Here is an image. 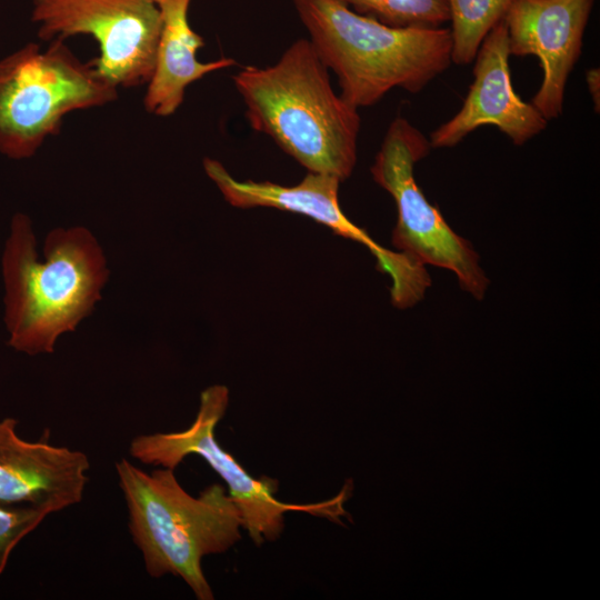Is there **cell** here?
I'll list each match as a JSON object with an SVG mask.
<instances>
[{
  "instance_id": "1",
  "label": "cell",
  "mask_w": 600,
  "mask_h": 600,
  "mask_svg": "<svg viewBox=\"0 0 600 600\" xmlns=\"http://www.w3.org/2000/svg\"><path fill=\"white\" fill-rule=\"evenodd\" d=\"M252 130L270 137L309 172L349 178L357 163L361 118L332 88L309 39L293 41L268 67L233 77Z\"/></svg>"
},
{
  "instance_id": "2",
  "label": "cell",
  "mask_w": 600,
  "mask_h": 600,
  "mask_svg": "<svg viewBox=\"0 0 600 600\" xmlns=\"http://www.w3.org/2000/svg\"><path fill=\"white\" fill-rule=\"evenodd\" d=\"M30 218L16 213L2 254L8 346L29 356L52 353L101 300L109 270L102 248L84 227L56 228L38 260Z\"/></svg>"
},
{
  "instance_id": "3",
  "label": "cell",
  "mask_w": 600,
  "mask_h": 600,
  "mask_svg": "<svg viewBox=\"0 0 600 600\" xmlns=\"http://www.w3.org/2000/svg\"><path fill=\"white\" fill-rule=\"evenodd\" d=\"M292 3L340 96L357 109L394 88L418 93L452 63L449 28L390 27L338 0Z\"/></svg>"
},
{
  "instance_id": "4",
  "label": "cell",
  "mask_w": 600,
  "mask_h": 600,
  "mask_svg": "<svg viewBox=\"0 0 600 600\" xmlns=\"http://www.w3.org/2000/svg\"><path fill=\"white\" fill-rule=\"evenodd\" d=\"M114 467L128 528L147 573L179 577L198 600H213L202 559L226 552L241 539V513L229 493L213 483L193 497L170 468L146 472L126 458Z\"/></svg>"
},
{
  "instance_id": "5",
  "label": "cell",
  "mask_w": 600,
  "mask_h": 600,
  "mask_svg": "<svg viewBox=\"0 0 600 600\" xmlns=\"http://www.w3.org/2000/svg\"><path fill=\"white\" fill-rule=\"evenodd\" d=\"M64 41L29 42L0 59V152L10 159L33 157L68 113L118 99L119 88Z\"/></svg>"
},
{
  "instance_id": "6",
  "label": "cell",
  "mask_w": 600,
  "mask_h": 600,
  "mask_svg": "<svg viewBox=\"0 0 600 600\" xmlns=\"http://www.w3.org/2000/svg\"><path fill=\"white\" fill-rule=\"evenodd\" d=\"M229 404V389L213 384L200 394V404L193 422L177 432H157L134 437L129 444L130 456L149 466L176 469L186 457L197 454L220 476L228 493L236 503L244 529L252 541L260 546L277 540L284 528V514L304 511L339 522L340 517L351 521L343 503L351 497L352 482L348 480L339 494L329 501L294 504L274 496L278 482L273 479L251 477L232 456L217 442L214 430Z\"/></svg>"
},
{
  "instance_id": "7",
  "label": "cell",
  "mask_w": 600,
  "mask_h": 600,
  "mask_svg": "<svg viewBox=\"0 0 600 600\" xmlns=\"http://www.w3.org/2000/svg\"><path fill=\"white\" fill-rule=\"evenodd\" d=\"M430 140L407 119L389 126L370 168L376 183L387 190L397 206L392 244L421 266L453 271L460 287L481 300L489 280L470 242L458 236L418 187L414 164L431 150Z\"/></svg>"
},
{
  "instance_id": "8",
  "label": "cell",
  "mask_w": 600,
  "mask_h": 600,
  "mask_svg": "<svg viewBox=\"0 0 600 600\" xmlns=\"http://www.w3.org/2000/svg\"><path fill=\"white\" fill-rule=\"evenodd\" d=\"M31 21L42 41L92 37L91 60L118 88L147 84L154 67L161 17L153 0H32Z\"/></svg>"
},
{
  "instance_id": "9",
  "label": "cell",
  "mask_w": 600,
  "mask_h": 600,
  "mask_svg": "<svg viewBox=\"0 0 600 600\" xmlns=\"http://www.w3.org/2000/svg\"><path fill=\"white\" fill-rule=\"evenodd\" d=\"M203 169L228 203L241 209L274 208L300 213L330 228L336 234L364 244L376 257L378 269L391 279V302L400 309L420 301L430 278L424 266L407 254L377 243L362 228L351 222L340 208V180L330 174L309 172L294 186L270 181H240L212 158L203 159Z\"/></svg>"
},
{
  "instance_id": "10",
  "label": "cell",
  "mask_w": 600,
  "mask_h": 600,
  "mask_svg": "<svg viewBox=\"0 0 600 600\" xmlns=\"http://www.w3.org/2000/svg\"><path fill=\"white\" fill-rule=\"evenodd\" d=\"M596 0H516L503 18L510 56H534L543 76L530 103L547 120L563 110L567 81L578 62Z\"/></svg>"
},
{
  "instance_id": "11",
  "label": "cell",
  "mask_w": 600,
  "mask_h": 600,
  "mask_svg": "<svg viewBox=\"0 0 600 600\" xmlns=\"http://www.w3.org/2000/svg\"><path fill=\"white\" fill-rule=\"evenodd\" d=\"M508 33L500 21L483 39L473 67V82L460 110L430 134L432 148H451L481 126L492 124L514 146H522L548 121L514 91L509 68Z\"/></svg>"
},
{
  "instance_id": "12",
  "label": "cell",
  "mask_w": 600,
  "mask_h": 600,
  "mask_svg": "<svg viewBox=\"0 0 600 600\" xmlns=\"http://www.w3.org/2000/svg\"><path fill=\"white\" fill-rule=\"evenodd\" d=\"M18 421H0V503L28 506L48 516L78 504L89 482L88 456L43 440L27 441Z\"/></svg>"
},
{
  "instance_id": "13",
  "label": "cell",
  "mask_w": 600,
  "mask_h": 600,
  "mask_svg": "<svg viewBox=\"0 0 600 600\" xmlns=\"http://www.w3.org/2000/svg\"><path fill=\"white\" fill-rule=\"evenodd\" d=\"M159 8L161 29L152 74L147 83L143 106L157 117L173 114L184 101L187 88L206 74L234 67L233 58L201 62L197 52L204 39L190 26L191 0H153Z\"/></svg>"
},
{
  "instance_id": "14",
  "label": "cell",
  "mask_w": 600,
  "mask_h": 600,
  "mask_svg": "<svg viewBox=\"0 0 600 600\" xmlns=\"http://www.w3.org/2000/svg\"><path fill=\"white\" fill-rule=\"evenodd\" d=\"M451 23V61L469 64L487 34L503 20L516 0H447Z\"/></svg>"
},
{
  "instance_id": "15",
  "label": "cell",
  "mask_w": 600,
  "mask_h": 600,
  "mask_svg": "<svg viewBox=\"0 0 600 600\" xmlns=\"http://www.w3.org/2000/svg\"><path fill=\"white\" fill-rule=\"evenodd\" d=\"M354 12L396 28H439L449 22L447 0H338Z\"/></svg>"
},
{
  "instance_id": "16",
  "label": "cell",
  "mask_w": 600,
  "mask_h": 600,
  "mask_svg": "<svg viewBox=\"0 0 600 600\" xmlns=\"http://www.w3.org/2000/svg\"><path fill=\"white\" fill-rule=\"evenodd\" d=\"M47 516L32 507L0 503V576L16 546L39 527Z\"/></svg>"
},
{
  "instance_id": "17",
  "label": "cell",
  "mask_w": 600,
  "mask_h": 600,
  "mask_svg": "<svg viewBox=\"0 0 600 600\" xmlns=\"http://www.w3.org/2000/svg\"><path fill=\"white\" fill-rule=\"evenodd\" d=\"M599 68H591L586 72V82L588 90L592 97L594 110L600 109V72Z\"/></svg>"
}]
</instances>
